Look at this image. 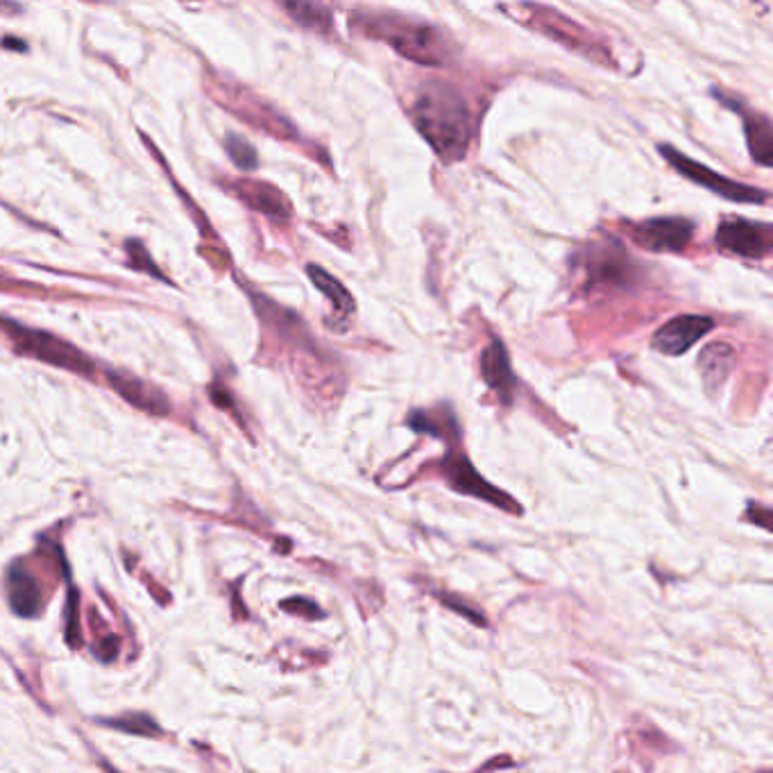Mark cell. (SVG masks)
<instances>
[{
    "mask_svg": "<svg viewBox=\"0 0 773 773\" xmlns=\"http://www.w3.org/2000/svg\"><path fill=\"white\" fill-rule=\"evenodd\" d=\"M408 116L445 164L466 157L472 141V114L466 95L454 84L445 80L420 84Z\"/></svg>",
    "mask_w": 773,
    "mask_h": 773,
    "instance_id": "1",
    "label": "cell"
},
{
    "mask_svg": "<svg viewBox=\"0 0 773 773\" xmlns=\"http://www.w3.org/2000/svg\"><path fill=\"white\" fill-rule=\"evenodd\" d=\"M352 28L388 43L401 58L423 67H445L451 60L449 39L431 23L399 14H354Z\"/></svg>",
    "mask_w": 773,
    "mask_h": 773,
    "instance_id": "2",
    "label": "cell"
},
{
    "mask_svg": "<svg viewBox=\"0 0 773 773\" xmlns=\"http://www.w3.org/2000/svg\"><path fill=\"white\" fill-rule=\"evenodd\" d=\"M0 332H3L12 340L14 349L23 356L39 358L48 366H58V368H64L69 373L82 375V377L93 375L91 358L55 334H48L41 329H30V327L19 325L10 318H0Z\"/></svg>",
    "mask_w": 773,
    "mask_h": 773,
    "instance_id": "3",
    "label": "cell"
},
{
    "mask_svg": "<svg viewBox=\"0 0 773 773\" xmlns=\"http://www.w3.org/2000/svg\"><path fill=\"white\" fill-rule=\"evenodd\" d=\"M658 152L662 154V157L667 160V164L672 166L677 173L685 175L688 180H692L694 184L721 195V197H726L731 202H738V204H764L769 200V193L766 191H760L755 186H746L742 182H735L731 177H724V175H719L714 173L712 169L690 160L688 154L679 152L677 148L672 145H667V143H660L658 145Z\"/></svg>",
    "mask_w": 773,
    "mask_h": 773,
    "instance_id": "4",
    "label": "cell"
},
{
    "mask_svg": "<svg viewBox=\"0 0 773 773\" xmlns=\"http://www.w3.org/2000/svg\"><path fill=\"white\" fill-rule=\"evenodd\" d=\"M445 479L447 484L460 492V495H470V497H477L481 501H488L506 512H512V515H522V506H518V501H515L510 495L501 492L499 488H495L492 484H488L477 470L475 466L470 462V458L462 454L458 449V443H451L449 445V454L445 458Z\"/></svg>",
    "mask_w": 773,
    "mask_h": 773,
    "instance_id": "5",
    "label": "cell"
},
{
    "mask_svg": "<svg viewBox=\"0 0 773 773\" xmlns=\"http://www.w3.org/2000/svg\"><path fill=\"white\" fill-rule=\"evenodd\" d=\"M716 245L744 260H766L773 247L771 225L751 223L744 218H726L716 227Z\"/></svg>",
    "mask_w": 773,
    "mask_h": 773,
    "instance_id": "6",
    "label": "cell"
},
{
    "mask_svg": "<svg viewBox=\"0 0 773 773\" xmlns=\"http://www.w3.org/2000/svg\"><path fill=\"white\" fill-rule=\"evenodd\" d=\"M631 238L649 252L681 254L694 238V223L688 218H649L631 230Z\"/></svg>",
    "mask_w": 773,
    "mask_h": 773,
    "instance_id": "7",
    "label": "cell"
},
{
    "mask_svg": "<svg viewBox=\"0 0 773 773\" xmlns=\"http://www.w3.org/2000/svg\"><path fill=\"white\" fill-rule=\"evenodd\" d=\"M522 10L533 14V17H522L525 23H529L531 28L549 34L551 39L560 41L562 45L572 48V50H579V53H586L588 58H594V60H599V55H603V50L590 39V34L579 23H572L567 17H562V14L553 12V10H547V8L527 6Z\"/></svg>",
    "mask_w": 773,
    "mask_h": 773,
    "instance_id": "8",
    "label": "cell"
},
{
    "mask_svg": "<svg viewBox=\"0 0 773 773\" xmlns=\"http://www.w3.org/2000/svg\"><path fill=\"white\" fill-rule=\"evenodd\" d=\"M714 323L708 316H679L664 323L651 338V347L664 356H683L692 349L705 334H710Z\"/></svg>",
    "mask_w": 773,
    "mask_h": 773,
    "instance_id": "9",
    "label": "cell"
},
{
    "mask_svg": "<svg viewBox=\"0 0 773 773\" xmlns=\"http://www.w3.org/2000/svg\"><path fill=\"white\" fill-rule=\"evenodd\" d=\"M631 260L614 241L594 245L588 254V277L592 286H624L631 282Z\"/></svg>",
    "mask_w": 773,
    "mask_h": 773,
    "instance_id": "10",
    "label": "cell"
},
{
    "mask_svg": "<svg viewBox=\"0 0 773 773\" xmlns=\"http://www.w3.org/2000/svg\"><path fill=\"white\" fill-rule=\"evenodd\" d=\"M108 379H110V386L128 401L132 404L134 408L143 410V414H150V416H166L171 406H169V399L166 395L154 386L150 382H143L130 373H123V370H112L108 373Z\"/></svg>",
    "mask_w": 773,
    "mask_h": 773,
    "instance_id": "11",
    "label": "cell"
},
{
    "mask_svg": "<svg viewBox=\"0 0 773 773\" xmlns=\"http://www.w3.org/2000/svg\"><path fill=\"white\" fill-rule=\"evenodd\" d=\"M232 191L247 204V207L256 210L260 214H266L275 221H288L293 210L288 197L268 182H254V180H238L234 182Z\"/></svg>",
    "mask_w": 773,
    "mask_h": 773,
    "instance_id": "12",
    "label": "cell"
},
{
    "mask_svg": "<svg viewBox=\"0 0 773 773\" xmlns=\"http://www.w3.org/2000/svg\"><path fill=\"white\" fill-rule=\"evenodd\" d=\"M6 590H8L10 606L19 617H37L41 612V606H43L41 586L37 577L28 570L26 562L19 560L10 565V570L6 574Z\"/></svg>",
    "mask_w": 773,
    "mask_h": 773,
    "instance_id": "13",
    "label": "cell"
},
{
    "mask_svg": "<svg viewBox=\"0 0 773 773\" xmlns=\"http://www.w3.org/2000/svg\"><path fill=\"white\" fill-rule=\"evenodd\" d=\"M738 364V352L729 343H710L699 354V373L708 395H714L731 377Z\"/></svg>",
    "mask_w": 773,
    "mask_h": 773,
    "instance_id": "14",
    "label": "cell"
},
{
    "mask_svg": "<svg viewBox=\"0 0 773 773\" xmlns=\"http://www.w3.org/2000/svg\"><path fill=\"white\" fill-rule=\"evenodd\" d=\"M481 375L490 390L497 393V397L504 404L512 401L515 395V375L510 368V358L501 340H492L484 354H481Z\"/></svg>",
    "mask_w": 773,
    "mask_h": 773,
    "instance_id": "15",
    "label": "cell"
},
{
    "mask_svg": "<svg viewBox=\"0 0 773 773\" xmlns=\"http://www.w3.org/2000/svg\"><path fill=\"white\" fill-rule=\"evenodd\" d=\"M406 427H410L418 434H429L431 438L445 440L447 445L458 443L460 440V429L454 420V414L449 410V406H440V408H418L410 410L406 418Z\"/></svg>",
    "mask_w": 773,
    "mask_h": 773,
    "instance_id": "16",
    "label": "cell"
},
{
    "mask_svg": "<svg viewBox=\"0 0 773 773\" xmlns=\"http://www.w3.org/2000/svg\"><path fill=\"white\" fill-rule=\"evenodd\" d=\"M306 273H308V279L316 284V288L332 302L338 323L345 325L356 312V302H354L352 293L336 277H332L325 268H321L316 264L306 266Z\"/></svg>",
    "mask_w": 773,
    "mask_h": 773,
    "instance_id": "17",
    "label": "cell"
},
{
    "mask_svg": "<svg viewBox=\"0 0 773 773\" xmlns=\"http://www.w3.org/2000/svg\"><path fill=\"white\" fill-rule=\"evenodd\" d=\"M744 132H746V143L751 150V157L760 166H771L773 162V128L769 116L751 112L744 114Z\"/></svg>",
    "mask_w": 773,
    "mask_h": 773,
    "instance_id": "18",
    "label": "cell"
},
{
    "mask_svg": "<svg viewBox=\"0 0 773 773\" xmlns=\"http://www.w3.org/2000/svg\"><path fill=\"white\" fill-rule=\"evenodd\" d=\"M284 10L293 17L295 23H299L306 30L332 32V28H334L332 12L325 6H318V3H284Z\"/></svg>",
    "mask_w": 773,
    "mask_h": 773,
    "instance_id": "19",
    "label": "cell"
},
{
    "mask_svg": "<svg viewBox=\"0 0 773 773\" xmlns=\"http://www.w3.org/2000/svg\"><path fill=\"white\" fill-rule=\"evenodd\" d=\"M102 726L116 729L121 733L128 735H136V738H162V726L154 721L152 716L143 714V712H132V714H123L119 719H100Z\"/></svg>",
    "mask_w": 773,
    "mask_h": 773,
    "instance_id": "20",
    "label": "cell"
},
{
    "mask_svg": "<svg viewBox=\"0 0 773 773\" xmlns=\"http://www.w3.org/2000/svg\"><path fill=\"white\" fill-rule=\"evenodd\" d=\"M225 150L227 154L232 157V162L243 169V171H252L256 169V162H260V157H256V150L238 134H227L225 136Z\"/></svg>",
    "mask_w": 773,
    "mask_h": 773,
    "instance_id": "21",
    "label": "cell"
},
{
    "mask_svg": "<svg viewBox=\"0 0 773 773\" xmlns=\"http://www.w3.org/2000/svg\"><path fill=\"white\" fill-rule=\"evenodd\" d=\"M438 599H440V603H443L445 608L454 610L456 614L468 617V620H470L472 624H477V627H481V629L488 627L486 614H481V612H479L475 606H470L466 599H460V597H456V594H451V592H443V594H438Z\"/></svg>",
    "mask_w": 773,
    "mask_h": 773,
    "instance_id": "22",
    "label": "cell"
},
{
    "mask_svg": "<svg viewBox=\"0 0 773 773\" xmlns=\"http://www.w3.org/2000/svg\"><path fill=\"white\" fill-rule=\"evenodd\" d=\"M125 247H128V252H130V264H132V268L145 271V273H150L152 277H157V279L166 282V277L162 275V271L152 264V260H150L148 252L143 250V245H141L139 241H130Z\"/></svg>",
    "mask_w": 773,
    "mask_h": 773,
    "instance_id": "23",
    "label": "cell"
},
{
    "mask_svg": "<svg viewBox=\"0 0 773 773\" xmlns=\"http://www.w3.org/2000/svg\"><path fill=\"white\" fill-rule=\"evenodd\" d=\"M282 608H284L286 612L302 614V617H306V620H321V617H325V612H323L314 601L302 599V597H293V599L282 601Z\"/></svg>",
    "mask_w": 773,
    "mask_h": 773,
    "instance_id": "24",
    "label": "cell"
},
{
    "mask_svg": "<svg viewBox=\"0 0 773 773\" xmlns=\"http://www.w3.org/2000/svg\"><path fill=\"white\" fill-rule=\"evenodd\" d=\"M67 640L73 649L82 647V633H80V620H78V592L71 588L69 592V624H67Z\"/></svg>",
    "mask_w": 773,
    "mask_h": 773,
    "instance_id": "25",
    "label": "cell"
},
{
    "mask_svg": "<svg viewBox=\"0 0 773 773\" xmlns=\"http://www.w3.org/2000/svg\"><path fill=\"white\" fill-rule=\"evenodd\" d=\"M95 655L102 660V662H112L119 658L121 653V638L119 635H108V638H102L100 644H95Z\"/></svg>",
    "mask_w": 773,
    "mask_h": 773,
    "instance_id": "26",
    "label": "cell"
},
{
    "mask_svg": "<svg viewBox=\"0 0 773 773\" xmlns=\"http://www.w3.org/2000/svg\"><path fill=\"white\" fill-rule=\"evenodd\" d=\"M746 518L751 522H757L762 529H771V510L760 506V504H749V512H746Z\"/></svg>",
    "mask_w": 773,
    "mask_h": 773,
    "instance_id": "27",
    "label": "cell"
},
{
    "mask_svg": "<svg viewBox=\"0 0 773 773\" xmlns=\"http://www.w3.org/2000/svg\"><path fill=\"white\" fill-rule=\"evenodd\" d=\"M108 771H110V773H119L114 766H108Z\"/></svg>",
    "mask_w": 773,
    "mask_h": 773,
    "instance_id": "28",
    "label": "cell"
}]
</instances>
